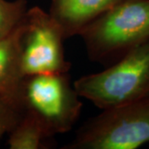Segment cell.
<instances>
[{"mask_svg": "<svg viewBox=\"0 0 149 149\" xmlns=\"http://www.w3.org/2000/svg\"><path fill=\"white\" fill-rule=\"evenodd\" d=\"M8 134V144L10 149L49 148L53 138L28 113H23L19 122Z\"/></svg>", "mask_w": 149, "mask_h": 149, "instance_id": "cell-8", "label": "cell"}, {"mask_svg": "<svg viewBox=\"0 0 149 149\" xmlns=\"http://www.w3.org/2000/svg\"><path fill=\"white\" fill-rule=\"evenodd\" d=\"M80 98L69 72L28 75L23 80V113L36 118L52 137L73 128L83 105Z\"/></svg>", "mask_w": 149, "mask_h": 149, "instance_id": "cell-4", "label": "cell"}, {"mask_svg": "<svg viewBox=\"0 0 149 149\" xmlns=\"http://www.w3.org/2000/svg\"><path fill=\"white\" fill-rule=\"evenodd\" d=\"M27 9V0H0V40L20 25Z\"/></svg>", "mask_w": 149, "mask_h": 149, "instance_id": "cell-9", "label": "cell"}, {"mask_svg": "<svg viewBox=\"0 0 149 149\" xmlns=\"http://www.w3.org/2000/svg\"><path fill=\"white\" fill-rule=\"evenodd\" d=\"M24 29L23 18L13 32L0 40V98L22 113V92L25 76L22 70L21 40Z\"/></svg>", "mask_w": 149, "mask_h": 149, "instance_id": "cell-6", "label": "cell"}, {"mask_svg": "<svg viewBox=\"0 0 149 149\" xmlns=\"http://www.w3.org/2000/svg\"><path fill=\"white\" fill-rule=\"evenodd\" d=\"M149 143V98L103 109L65 149H136Z\"/></svg>", "mask_w": 149, "mask_h": 149, "instance_id": "cell-3", "label": "cell"}, {"mask_svg": "<svg viewBox=\"0 0 149 149\" xmlns=\"http://www.w3.org/2000/svg\"><path fill=\"white\" fill-rule=\"evenodd\" d=\"M21 40L24 76L67 73L71 64L65 57L63 32L49 13L38 6L28 8Z\"/></svg>", "mask_w": 149, "mask_h": 149, "instance_id": "cell-5", "label": "cell"}, {"mask_svg": "<svg viewBox=\"0 0 149 149\" xmlns=\"http://www.w3.org/2000/svg\"><path fill=\"white\" fill-rule=\"evenodd\" d=\"M22 114L0 98V139L15 128Z\"/></svg>", "mask_w": 149, "mask_h": 149, "instance_id": "cell-10", "label": "cell"}, {"mask_svg": "<svg viewBox=\"0 0 149 149\" xmlns=\"http://www.w3.org/2000/svg\"><path fill=\"white\" fill-rule=\"evenodd\" d=\"M73 86L102 110L149 98V39L105 70L79 78Z\"/></svg>", "mask_w": 149, "mask_h": 149, "instance_id": "cell-2", "label": "cell"}, {"mask_svg": "<svg viewBox=\"0 0 149 149\" xmlns=\"http://www.w3.org/2000/svg\"><path fill=\"white\" fill-rule=\"evenodd\" d=\"M79 36L91 61L110 65L149 39V0H122Z\"/></svg>", "mask_w": 149, "mask_h": 149, "instance_id": "cell-1", "label": "cell"}, {"mask_svg": "<svg viewBox=\"0 0 149 149\" xmlns=\"http://www.w3.org/2000/svg\"><path fill=\"white\" fill-rule=\"evenodd\" d=\"M122 0H52L49 13L66 39L80 35L85 27Z\"/></svg>", "mask_w": 149, "mask_h": 149, "instance_id": "cell-7", "label": "cell"}]
</instances>
